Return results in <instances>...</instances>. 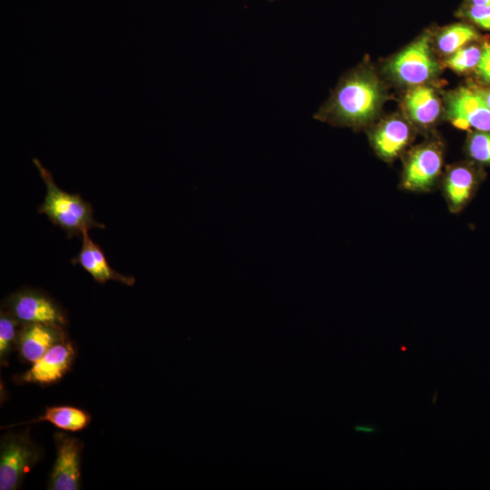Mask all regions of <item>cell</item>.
Instances as JSON below:
<instances>
[{
    "label": "cell",
    "mask_w": 490,
    "mask_h": 490,
    "mask_svg": "<svg viewBox=\"0 0 490 490\" xmlns=\"http://www.w3.org/2000/svg\"><path fill=\"white\" fill-rule=\"evenodd\" d=\"M383 90L375 74L359 66L346 74L315 118L331 124L358 128L372 121L381 106Z\"/></svg>",
    "instance_id": "1"
},
{
    "label": "cell",
    "mask_w": 490,
    "mask_h": 490,
    "mask_svg": "<svg viewBox=\"0 0 490 490\" xmlns=\"http://www.w3.org/2000/svg\"><path fill=\"white\" fill-rule=\"evenodd\" d=\"M33 162L43 179L46 193L38 212L45 214L49 220L67 233L68 238L82 237L92 228L104 229L105 225L93 218L92 205L78 193H69L55 183L52 173L40 161L34 158Z\"/></svg>",
    "instance_id": "2"
},
{
    "label": "cell",
    "mask_w": 490,
    "mask_h": 490,
    "mask_svg": "<svg viewBox=\"0 0 490 490\" xmlns=\"http://www.w3.org/2000/svg\"><path fill=\"white\" fill-rule=\"evenodd\" d=\"M42 456L43 450L32 439L28 429L6 433L0 444V489H18L25 474Z\"/></svg>",
    "instance_id": "3"
},
{
    "label": "cell",
    "mask_w": 490,
    "mask_h": 490,
    "mask_svg": "<svg viewBox=\"0 0 490 490\" xmlns=\"http://www.w3.org/2000/svg\"><path fill=\"white\" fill-rule=\"evenodd\" d=\"M429 39L427 34L422 35L388 62L387 71L394 80L416 86L436 75L438 65L432 55Z\"/></svg>",
    "instance_id": "4"
},
{
    "label": "cell",
    "mask_w": 490,
    "mask_h": 490,
    "mask_svg": "<svg viewBox=\"0 0 490 490\" xmlns=\"http://www.w3.org/2000/svg\"><path fill=\"white\" fill-rule=\"evenodd\" d=\"M23 324L42 323L64 327L67 318L63 308L46 293L21 289L9 295L3 305Z\"/></svg>",
    "instance_id": "5"
},
{
    "label": "cell",
    "mask_w": 490,
    "mask_h": 490,
    "mask_svg": "<svg viewBox=\"0 0 490 490\" xmlns=\"http://www.w3.org/2000/svg\"><path fill=\"white\" fill-rule=\"evenodd\" d=\"M443 166V152L435 142L421 144L410 152L404 166L402 186L424 191L437 181Z\"/></svg>",
    "instance_id": "6"
},
{
    "label": "cell",
    "mask_w": 490,
    "mask_h": 490,
    "mask_svg": "<svg viewBox=\"0 0 490 490\" xmlns=\"http://www.w3.org/2000/svg\"><path fill=\"white\" fill-rule=\"evenodd\" d=\"M54 440L56 458L49 475L47 488L80 489L82 442L75 436L61 432L54 433Z\"/></svg>",
    "instance_id": "7"
},
{
    "label": "cell",
    "mask_w": 490,
    "mask_h": 490,
    "mask_svg": "<svg viewBox=\"0 0 490 490\" xmlns=\"http://www.w3.org/2000/svg\"><path fill=\"white\" fill-rule=\"evenodd\" d=\"M446 113L456 128L490 132V110L474 85L450 93L446 97Z\"/></svg>",
    "instance_id": "8"
},
{
    "label": "cell",
    "mask_w": 490,
    "mask_h": 490,
    "mask_svg": "<svg viewBox=\"0 0 490 490\" xmlns=\"http://www.w3.org/2000/svg\"><path fill=\"white\" fill-rule=\"evenodd\" d=\"M75 352L72 343L65 339L55 344L32 367L17 377L21 383L51 385L58 382L70 369Z\"/></svg>",
    "instance_id": "9"
},
{
    "label": "cell",
    "mask_w": 490,
    "mask_h": 490,
    "mask_svg": "<svg viewBox=\"0 0 490 490\" xmlns=\"http://www.w3.org/2000/svg\"><path fill=\"white\" fill-rule=\"evenodd\" d=\"M65 339L67 337L63 326L23 324L17 332L15 348L24 361L34 363L55 344Z\"/></svg>",
    "instance_id": "10"
},
{
    "label": "cell",
    "mask_w": 490,
    "mask_h": 490,
    "mask_svg": "<svg viewBox=\"0 0 490 490\" xmlns=\"http://www.w3.org/2000/svg\"><path fill=\"white\" fill-rule=\"evenodd\" d=\"M72 263L80 265L94 281L101 284L108 280H114L127 286L135 283L133 277L122 275L113 269L101 247L89 237L88 232L83 234L81 250L72 260Z\"/></svg>",
    "instance_id": "11"
},
{
    "label": "cell",
    "mask_w": 490,
    "mask_h": 490,
    "mask_svg": "<svg viewBox=\"0 0 490 490\" xmlns=\"http://www.w3.org/2000/svg\"><path fill=\"white\" fill-rule=\"evenodd\" d=\"M412 130L407 121L392 117L380 123L371 133V142L385 160L396 158L410 142Z\"/></svg>",
    "instance_id": "12"
},
{
    "label": "cell",
    "mask_w": 490,
    "mask_h": 490,
    "mask_svg": "<svg viewBox=\"0 0 490 490\" xmlns=\"http://www.w3.org/2000/svg\"><path fill=\"white\" fill-rule=\"evenodd\" d=\"M404 105L410 120L424 127L433 124L441 112V103L435 91L424 85L410 89L405 96Z\"/></svg>",
    "instance_id": "13"
},
{
    "label": "cell",
    "mask_w": 490,
    "mask_h": 490,
    "mask_svg": "<svg viewBox=\"0 0 490 490\" xmlns=\"http://www.w3.org/2000/svg\"><path fill=\"white\" fill-rule=\"evenodd\" d=\"M475 172L466 165H456L447 172L444 180V193L449 209L459 211L471 199L476 187Z\"/></svg>",
    "instance_id": "14"
},
{
    "label": "cell",
    "mask_w": 490,
    "mask_h": 490,
    "mask_svg": "<svg viewBox=\"0 0 490 490\" xmlns=\"http://www.w3.org/2000/svg\"><path fill=\"white\" fill-rule=\"evenodd\" d=\"M91 416L83 409L72 406H53L45 408L44 412L33 420L9 425L5 427H15L38 422H49L54 426L69 431L77 432L84 429L91 423Z\"/></svg>",
    "instance_id": "15"
},
{
    "label": "cell",
    "mask_w": 490,
    "mask_h": 490,
    "mask_svg": "<svg viewBox=\"0 0 490 490\" xmlns=\"http://www.w3.org/2000/svg\"><path fill=\"white\" fill-rule=\"evenodd\" d=\"M478 38L479 35L473 26L457 23L446 26L438 34L436 47L440 53L450 55Z\"/></svg>",
    "instance_id": "16"
},
{
    "label": "cell",
    "mask_w": 490,
    "mask_h": 490,
    "mask_svg": "<svg viewBox=\"0 0 490 490\" xmlns=\"http://www.w3.org/2000/svg\"><path fill=\"white\" fill-rule=\"evenodd\" d=\"M21 325L18 320L5 309H1L0 313V362L5 366L9 355L15 348L18 326Z\"/></svg>",
    "instance_id": "17"
},
{
    "label": "cell",
    "mask_w": 490,
    "mask_h": 490,
    "mask_svg": "<svg viewBox=\"0 0 490 490\" xmlns=\"http://www.w3.org/2000/svg\"><path fill=\"white\" fill-rule=\"evenodd\" d=\"M482 55V49L475 45L462 47L446 61V64L456 73H465L475 69Z\"/></svg>",
    "instance_id": "18"
},
{
    "label": "cell",
    "mask_w": 490,
    "mask_h": 490,
    "mask_svg": "<svg viewBox=\"0 0 490 490\" xmlns=\"http://www.w3.org/2000/svg\"><path fill=\"white\" fill-rule=\"evenodd\" d=\"M467 152L475 161L490 164V132H476L470 135Z\"/></svg>",
    "instance_id": "19"
},
{
    "label": "cell",
    "mask_w": 490,
    "mask_h": 490,
    "mask_svg": "<svg viewBox=\"0 0 490 490\" xmlns=\"http://www.w3.org/2000/svg\"><path fill=\"white\" fill-rule=\"evenodd\" d=\"M463 15L476 25L490 30V5H469Z\"/></svg>",
    "instance_id": "20"
},
{
    "label": "cell",
    "mask_w": 490,
    "mask_h": 490,
    "mask_svg": "<svg viewBox=\"0 0 490 490\" xmlns=\"http://www.w3.org/2000/svg\"><path fill=\"white\" fill-rule=\"evenodd\" d=\"M477 75L485 82L490 83V44L485 43L482 48L480 61L475 67Z\"/></svg>",
    "instance_id": "21"
},
{
    "label": "cell",
    "mask_w": 490,
    "mask_h": 490,
    "mask_svg": "<svg viewBox=\"0 0 490 490\" xmlns=\"http://www.w3.org/2000/svg\"><path fill=\"white\" fill-rule=\"evenodd\" d=\"M354 430L359 433L374 434V433L379 432L381 428L375 423L366 422V423L357 424L354 426Z\"/></svg>",
    "instance_id": "22"
},
{
    "label": "cell",
    "mask_w": 490,
    "mask_h": 490,
    "mask_svg": "<svg viewBox=\"0 0 490 490\" xmlns=\"http://www.w3.org/2000/svg\"><path fill=\"white\" fill-rule=\"evenodd\" d=\"M475 86V85H474ZM476 92L480 94L486 106L490 110V89L475 86Z\"/></svg>",
    "instance_id": "23"
},
{
    "label": "cell",
    "mask_w": 490,
    "mask_h": 490,
    "mask_svg": "<svg viewBox=\"0 0 490 490\" xmlns=\"http://www.w3.org/2000/svg\"><path fill=\"white\" fill-rule=\"evenodd\" d=\"M470 5H490V0H469Z\"/></svg>",
    "instance_id": "24"
},
{
    "label": "cell",
    "mask_w": 490,
    "mask_h": 490,
    "mask_svg": "<svg viewBox=\"0 0 490 490\" xmlns=\"http://www.w3.org/2000/svg\"><path fill=\"white\" fill-rule=\"evenodd\" d=\"M268 1H276V0H268Z\"/></svg>",
    "instance_id": "25"
}]
</instances>
